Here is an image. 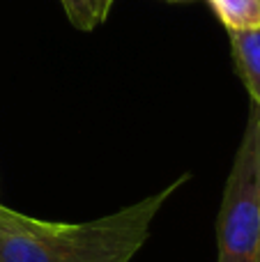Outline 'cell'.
<instances>
[{
	"label": "cell",
	"mask_w": 260,
	"mask_h": 262,
	"mask_svg": "<svg viewBox=\"0 0 260 262\" xmlns=\"http://www.w3.org/2000/svg\"><path fill=\"white\" fill-rule=\"evenodd\" d=\"M258 120L249 113L216 219V262H260Z\"/></svg>",
	"instance_id": "7a4b0ae2"
},
{
	"label": "cell",
	"mask_w": 260,
	"mask_h": 262,
	"mask_svg": "<svg viewBox=\"0 0 260 262\" xmlns=\"http://www.w3.org/2000/svg\"><path fill=\"white\" fill-rule=\"evenodd\" d=\"M60 3H62L67 18L72 21L74 28H78V30H95L99 26V18H97L92 0H60Z\"/></svg>",
	"instance_id": "5b68a950"
},
{
	"label": "cell",
	"mask_w": 260,
	"mask_h": 262,
	"mask_svg": "<svg viewBox=\"0 0 260 262\" xmlns=\"http://www.w3.org/2000/svg\"><path fill=\"white\" fill-rule=\"evenodd\" d=\"M189 172L134 205L85 223H53L0 205V262H132Z\"/></svg>",
	"instance_id": "6da1fadb"
},
{
	"label": "cell",
	"mask_w": 260,
	"mask_h": 262,
	"mask_svg": "<svg viewBox=\"0 0 260 262\" xmlns=\"http://www.w3.org/2000/svg\"><path fill=\"white\" fill-rule=\"evenodd\" d=\"M226 30L260 28V0H210Z\"/></svg>",
	"instance_id": "277c9868"
},
{
	"label": "cell",
	"mask_w": 260,
	"mask_h": 262,
	"mask_svg": "<svg viewBox=\"0 0 260 262\" xmlns=\"http://www.w3.org/2000/svg\"><path fill=\"white\" fill-rule=\"evenodd\" d=\"M251 111L256 113V120H258V152H260V106L251 104ZM258 191H260V154H258Z\"/></svg>",
	"instance_id": "52a82bcc"
},
{
	"label": "cell",
	"mask_w": 260,
	"mask_h": 262,
	"mask_svg": "<svg viewBox=\"0 0 260 262\" xmlns=\"http://www.w3.org/2000/svg\"><path fill=\"white\" fill-rule=\"evenodd\" d=\"M92 3H95L97 18H99V23H101L106 16H109V12H111V7H113L115 0H92Z\"/></svg>",
	"instance_id": "8992f818"
},
{
	"label": "cell",
	"mask_w": 260,
	"mask_h": 262,
	"mask_svg": "<svg viewBox=\"0 0 260 262\" xmlns=\"http://www.w3.org/2000/svg\"><path fill=\"white\" fill-rule=\"evenodd\" d=\"M228 35L240 78L251 97V104L260 106V28L228 30Z\"/></svg>",
	"instance_id": "3957f363"
}]
</instances>
